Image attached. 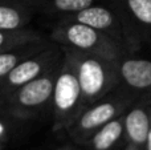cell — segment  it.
Segmentation results:
<instances>
[{
  "label": "cell",
  "mask_w": 151,
  "mask_h": 150,
  "mask_svg": "<svg viewBox=\"0 0 151 150\" xmlns=\"http://www.w3.org/2000/svg\"><path fill=\"white\" fill-rule=\"evenodd\" d=\"M72 60L80 81L83 108L105 97L119 87L117 60L82 53L74 49L61 48Z\"/></svg>",
  "instance_id": "1"
},
{
  "label": "cell",
  "mask_w": 151,
  "mask_h": 150,
  "mask_svg": "<svg viewBox=\"0 0 151 150\" xmlns=\"http://www.w3.org/2000/svg\"><path fill=\"white\" fill-rule=\"evenodd\" d=\"M49 39L61 48L101 56L109 60H118L130 52L123 43L110 35L73 21H57Z\"/></svg>",
  "instance_id": "2"
},
{
  "label": "cell",
  "mask_w": 151,
  "mask_h": 150,
  "mask_svg": "<svg viewBox=\"0 0 151 150\" xmlns=\"http://www.w3.org/2000/svg\"><path fill=\"white\" fill-rule=\"evenodd\" d=\"M139 98L122 87H117L105 97L85 106L73 124L66 129V133L74 144L83 145L99 128L123 114Z\"/></svg>",
  "instance_id": "3"
},
{
  "label": "cell",
  "mask_w": 151,
  "mask_h": 150,
  "mask_svg": "<svg viewBox=\"0 0 151 150\" xmlns=\"http://www.w3.org/2000/svg\"><path fill=\"white\" fill-rule=\"evenodd\" d=\"M61 63L0 98V108L23 121H29L45 112H50L53 88Z\"/></svg>",
  "instance_id": "4"
},
{
  "label": "cell",
  "mask_w": 151,
  "mask_h": 150,
  "mask_svg": "<svg viewBox=\"0 0 151 150\" xmlns=\"http://www.w3.org/2000/svg\"><path fill=\"white\" fill-rule=\"evenodd\" d=\"M82 109L83 98L77 72L72 60L64 53L63 63L58 69L53 88L52 106H50V113L53 117V130L66 132V129L74 122Z\"/></svg>",
  "instance_id": "5"
},
{
  "label": "cell",
  "mask_w": 151,
  "mask_h": 150,
  "mask_svg": "<svg viewBox=\"0 0 151 150\" xmlns=\"http://www.w3.org/2000/svg\"><path fill=\"white\" fill-rule=\"evenodd\" d=\"M123 21L130 52L151 45V0H105Z\"/></svg>",
  "instance_id": "6"
},
{
  "label": "cell",
  "mask_w": 151,
  "mask_h": 150,
  "mask_svg": "<svg viewBox=\"0 0 151 150\" xmlns=\"http://www.w3.org/2000/svg\"><path fill=\"white\" fill-rule=\"evenodd\" d=\"M63 58L64 52L61 47L56 43H52L44 50L23 60L4 79L0 80V98L25 85L27 82L40 77L53 66L60 64Z\"/></svg>",
  "instance_id": "7"
},
{
  "label": "cell",
  "mask_w": 151,
  "mask_h": 150,
  "mask_svg": "<svg viewBox=\"0 0 151 150\" xmlns=\"http://www.w3.org/2000/svg\"><path fill=\"white\" fill-rule=\"evenodd\" d=\"M119 87L137 98L151 97V57L129 52L117 60Z\"/></svg>",
  "instance_id": "8"
},
{
  "label": "cell",
  "mask_w": 151,
  "mask_h": 150,
  "mask_svg": "<svg viewBox=\"0 0 151 150\" xmlns=\"http://www.w3.org/2000/svg\"><path fill=\"white\" fill-rule=\"evenodd\" d=\"M57 21H73V23H81L85 24V25H89L91 28L98 29V31L119 40L130 50L122 19H121L119 13L106 1L90 5V7L85 8L82 11H78V12L72 13V15L60 17Z\"/></svg>",
  "instance_id": "9"
},
{
  "label": "cell",
  "mask_w": 151,
  "mask_h": 150,
  "mask_svg": "<svg viewBox=\"0 0 151 150\" xmlns=\"http://www.w3.org/2000/svg\"><path fill=\"white\" fill-rule=\"evenodd\" d=\"M126 142L143 148L151 126V97L137 100L123 113Z\"/></svg>",
  "instance_id": "10"
},
{
  "label": "cell",
  "mask_w": 151,
  "mask_h": 150,
  "mask_svg": "<svg viewBox=\"0 0 151 150\" xmlns=\"http://www.w3.org/2000/svg\"><path fill=\"white\" fill-rule=\"evenodd\" d=\"M126 144L123 114L99 128L85 144L86 150H122Z\"/></svg>",
  "instance_id": "11"
},
{
  "label": "cell",
  "mask_w": 151,
  "mask_h": 150,
  "mask_svg": "<svg viewBox=\"0 0 151 150\" xmlns=\"http://www.w3.org/2000/svg\"><path fill=\"white\" fill-rule=\"evenodd\" d=\"M36 12L24 0H0V29L17 31L28 28Z\"/></svg>",
  "instance_id": "12"
},
{
  "label": "cell",
  "mask_w": 151,
  "mask_h": 150,
  "mask_svg": "<svg viewBox=\"0 0 151 150\" xmlns=\"http://www.w3.org/2000/svg\"><path fill=\"white\" fill-rule=\"evenodd\" d=\"M52 43L53 41L50 39H45L42 41L29 43V44H24V45H20V47L0 52V80L4 79L23 60H25V58L44 50Z\"/></svg>",
  "instance_id": "13"
},
{
  "label": "cell",
  "mask_w": 151,
  "mask_h": 150,
  "mask_svg": "<svg viewBox=\"0 0 151 150\" xmlns=\"http://www.w3.org/2000/svg\"><path fill=\"white\" fill-rule=\"evenodd\" d=\"M45 39L47 37H44L41 32L31 28H23L17 29V31H3V29H0V52L20 47L24 44H29V43L42 41Z\"/></svg>",
  "instance_id": "14"
},
{
  "label": "cell",
  "mask_w": 151,
  "mask_h": 150,
  "mask_svg": "<svg viewBox=\"0 0 151 150\" xmlns=\"http://www.w3.org/2000/svg\"><path fill=\"white\" fill-rule=\"evenodd\" d=\"M104 1L105 0H47L40 12L55 15L60 19Z\"/></svg>",
  "instance_id": "15"
},
{
  "label": "cell",
  "mask_w": 151,
  "mask_h": 150,
  "mask_svg": "<svg viewBox=\"0 0 151 150\" xmlns=\"http://www.w3.org/2000/svg\"><path fill=\"white\" fill-rule=\"evenodd\" d=\"M27 121L16 118L4 109L0 108V142L5 144L21 129V125Z\"/></svg>",
  "instance_id": "16"
},
{
  "label": "cell",
  "mask_w": 151,
  "mask_h": 150,
  "mask_svg": "<svg viewBox=\"0 0 151 150\" xmlns=\"http://www.w3.org/2000/svg\"><path fill=\"white\" fill-rule=\"evenodd\" d=\"M24 1L28 3L29 5H32V7H33L37 12H40V11H41V8H42V5L47 3V0H24Z\"/></svg>",
  "instance_id": "17"
},
{
  "label": "cell",
  "mask_w": 151,
  "mask_h": 150,
  "mask_svg": "<svg viewBox=\"0 0 151 150\" xmlns=\"http://www.w3.org/2000/svg\"><path fill=\"white\" fill-rule=\"evenodd\" d=\"M143 150H151V126H150V130H149V134H147L146 142H145Z\"/></svg>",
  "instance_id": "18"
},
{
  "label": "cell",
  "mask_w": 151,
  "mask_h": 150,
  "mask_svg": "<svg viewBox=\"0 0 151 150\" xmlns=\"http://www.w3.org/2000/svg\"><path fill=\"white\" fill-rule=\"evenodd\" d=\"M122 150H143V148H139L137 145H133V144H125V146L122 148Z\"/></svg>",
  "instance_id": "19"
},
{
  "label": "cell",
  "mask_w": 151,
  "mask_h": 150,
  "mask_svg": "<svg viewBox=\"0 0 151 150\" xmlns=\"http://www.w3.org/2000/svg\"><path fill=\"white\" fill-rule=\"evenodd\" d=\"M58 150H76L74 148H72V146H64V148L58 149Z\"/></svg>",
  "instance_id": "20"
},
{
  "label": "cell",
  "mask_w": 151,
  "mask_h": 150,
  "mask_svg": "<svg viewBox=\"0 0 151 150\" xmlns=\"http://www.w3.org/2000/svg\"><path fill=\"white\" fill-rule=\"evenodd\" d=\"M3 145H4V144H1V142H0V150H1V148H3Z\"/></svg>",
  "instance_id": "21"
}]
</instances>
